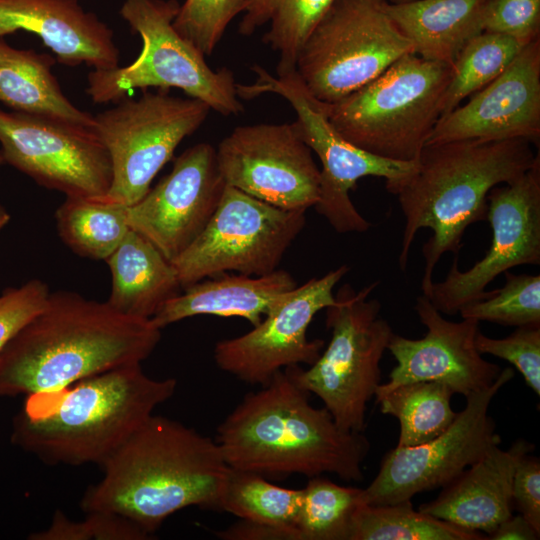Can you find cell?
<instances>
[{"instance_id":"1","label":"cell","mask_w":540,"mask_h":540,"mask_svg":"<svg viewBox=\"0 0 540 540\" xmlns=\"http://www.w3.org/2000/svg\"><path fill=\"white\" fill-rule=\"evenodd\" d=\"M161 339L150 319L71 291L49 293L44 307L0 355V396L61 390L85 378L141 364Z\"/></svg>"},{"instance_id":"2","label":"cell","mask_w":540,"mask_h":540,"mask_svg":"<svg viewBox=\"0 0 540 540\" xmlns=\"http://www.w3.org/2000/svg\"><path fill=\"white\" fill-rule=\"evenodd\" d=\"M101 467L82 510L117 514L149 535L184 508L219 510L230 471L216 440L154 414Z\"/></svg>"},{"instance_id":"3","label":"cell","mask_w":540,"mask_h":540,"mask_svg":"<svg viewBox=\"0 0 540 540\" xmlns=\"http://www.w3.org/2000/svg\"><path fill=\"white\" fill-rule=\"evenodd\" d=\"M308 396L288 368L245 395L217 429L216 442L228 466L262 476L332 473L362 481L369 440L341 429Z\"/></svg>"},{"instance_id":"4","label":"cell","mask_w":540,"mask_h":540,"mask_svg":"<svg viewBox=\"0 0 540 540\" xmlns=\"http://www.w3.org/2000/svg\"><path fill=\"white\" fill-rule=\"evenodd\" d=\"M176 387V379L151 378L135 364L28 395L11 441L49 465L102 466Z\"/></svg>"},{"instance_id":"5","label":"cell","mask_w":540,"mask_h":540,"mask_svg":"<svg viewBox=\"0 0 540 540\" xmlns=\"http://www.w3.org/2000/svg\"><path fill=\"white\" fill-rule=\"evenodd\" d=\"M523 139H467L425 145L415 171L392 193L405 218L398 264L405 271L411 245L421 228L432 235L422 247L424 292L446 252L458 255L466 229L487 220V196L530 169L539 153Z\"/></svg>"},{"instance_id":"6","label":"cell","mask_w":540,"mask_h":540,"mask_svg":"<svg viewBox=\"0 0 540 540\" xmlns=\"http://www.w3.org/2000/svg\"><path fill=\"white\" fill-rule=\"evenodd\" d=\"M452 65L409 53L377 78L333 103L313 99L348 142L395 161L418 159L437 121Z\"/></svg>"},{"instance_id":"7","label":"cell","mask_w":540,"mask_h":540,"mask_svg":"<svg viewBox=\"0 0 540 540\" xmlns=\"http://www.w3.org/2000/svg\"><path fill=\"white\" fill-rule=\"evenodd\" d=\"M177 0H124L120 14L142 39V50L129 65L88 74L86 93L94 103H117L135 89L183 90L224 115L244 110L232 72L211 69L205 56L173 26Z\"/></svg>"},{"instance_id":"8","label":"cell","mask_w":540,"mask_h":540,"mask_svg":"<svg viewBox=\"0 0 540 540\" xmlns=\"http://www.w3.org/2000/svg\"><path fill=\"white\" fill-rule=\"evenodd\" d=\"M377 284L359 291L342 285L335 303L325 308L326 326L331 330L327 348L309 369L286 367L299 387L322 400L345 431H364L367 404L381 384L380 361L393 335L380 315V302L369 298Z\"/></svg>"},{"instance_id":"9","label":"cell","mask_w":540,"mask_h":540,"mask_svg":"<svg viewBox=\"0 0 540 540\" xmlns=\"http://www.w3.org/2000/svg\"><path fill=\"white\" fill-rule=\"evenodd\" d=\"M388 0H335L305 41L296 74L306 92L336 102L414 53L387 11Z\"/></svg>"},{"instance_id":"10","label":"cell","mask_w":540,"mask_h":540,"mask_svg":"<svg viewBox=\"0 0 540 540\" xmlns=\"http://www.w3.org/2000/svg\"><path fill=\"white\" fill-rule=\"evenodd\" d=\"M94 116L93 129L112 165L108 202L131 206L142 199L182 140L206 120L209 106L201 100L143 92L124 98Z\"/></svg>"},{"instance_id":"11","label":"cell","mask_w":540,"mask_h":540,"mask_svg":"<svg viewBox=\"0 0 540 540\" xmlns=\"http://www.w3.org/2000/svg\"><path fill=\"white\" fill-rule=\"evenodd\" d=\"M251 69L257 79L251 85H236L239 98L274 93L287 100L297 114L300 136L321 162L316 211L338 233L368 231L371 224L355 208L349 192L359 179L374 176L385 179L387 191L393 193L415 171L417 160L385 159L348 142L313 104L296 71L275 77L259 66Z\"/></svg>"},{"instance_id":"12","label":"cell","mask_w":540,"mask_h":540,"mask_svg":"<svg viewBox=\"0 0 540 540\" xmlns=\"http://www.w3.org/2000/svg\"><path fill=\"white\" fill-rule=\"evenodd\" d=\"M305 221L303 211L275 207L226 185L208 224L171 261L181 288L227 271L274 272Z\"/></svg>"},{"instance_id":"13","label":"cell","mask_w":540,"mask_h":540,"mask_svg":"<svg viewBox=\"0 0 540 540\" xmlns=\"http://www.w3.org/2000/svg\"><path fill=\"white\" fill-rule=\"evenodd\" d=\"M513 377L514 370L507 367L492 385L467 395L465 408L432 440L390 450L383 457L376 477L362 489V503L394 504L442 488L491 448L500 445L501 437L488 411L492 399Z\"/></svg>"},{"instance_id":"14","label":"cell","mask_w":540,"mask_h":540,"mask_svg":"<svg viewBox=\"0 0 540 540\" xmlns=\"http://www.w3.org/2000/svg\"><path fill=\"white\" fill-rule=\"evenodd\" d=\"M4 163L66 197L103 199L112 183L109 153L87 126L0 108Z\"/></svg>"},{"instance_id":"15","label":"cell","mask_w":540,"mask_h":540,"mask_svg":"<svg viewBox=\"0 0 540 540\" xmlns=\"http://www.w3.org/2000/svg\"><path fill=\"white\" fill-rule=\"evenodd\" d=\"M487 206L492 241L485 256L461 271L455 255L446 278L422 292L441 314L489 297L486 286L505 271L540 264V156L521 176L492 188Z\"/></svg>"},{"instance_id":"16","label":"cell","mask_w":540,"mask_h":540,"mask_svg":"<svg viewBox=\"0 0 540 540\" xmlns=\"http://www.w3.org/2000/svg\"><path fill=\"white\" fill-rule=\"evenodd\" d=\"M226 185L288 211L314 207L320 169L296 122L238 126L216 149Z\"/></svg>"},{"instance_id":"17","label":"cell","mask_w":540,"mask_h":540,"mask_svg":"<svg viewBox=\"0 0 540 540\" xmlns=\"http://www.w3.org/2000/svg\"><path fill=\"white\" fill-rule=\"evenodd\" d=\"M348 270L342 265L296 286L251 331L216 343V365L243 382L262 386L286 367L312 365L324 341L309 340L308 326L320 310L335 303L334 287Z\"/></svg>"},{"instance_id":"18","label":"cell","mask_w":540,"mask_h":540,"mask_svg":"<svg viewBox=\"0 0 540 540\" xmlns=\"http://www.w3.org/2000/svg\"><path fill=\"white\" fill-rule=\"evenodd\" d=\"M225 187L216 149L196 144L175 159L170 173L142 199L127 207V223L171 262L208 224Z\"/></svg>"},{"instance_id":"19","label":"cell","mask_w":540,"mask_h":540,"mask_svg":"<svg viewBox=\"0 0 540 540\" xmlns=\"http://www.w3.org/2000/svg\"><path fill=\"white\" fill-rule=\"evenodd\" d=\"M415 311L427 333L421 339L393 333L387 350L397 365L390 372L388 382L380 384L375 394L409 382L435 381L466 397L494 383L502 369L485 360L475 346L479 321L446 320L423 294L416 299Z\"/></svg>"},{"instance_id":"20","label":"cell","mask_w":540,"mask_h":540,"mask_svg":"<svg viewBox=\"0 0 540 540\" xmlns=\"http://www.w3.org/2000/svg\"><path fill=\"white\" fill-rule=\"evenodd\" d=\"M467 139L540 140V38L492 82L437 121L425 145Z\"/></svg>"},{"instance_id":"21","label":"cell","mask_w":540,"mask_h":540,"mask_svg":"<svg viewBox=\"0 0 540 540\" xmlns=\"http://www.w3.org/2000/svg\"><path fill=\"white\" fill-rule=\"evenodd\" d=\"M19 30L40 37L64 65L119 66L113 31L79 0H0V37Z\"/></svg>"},{"instance_id":"22","label":"cell","mask_w":540,"mask_h":540,"mask_svg":"<svg viewBox=\"0 0 540 540\" xmlns=\"http://www.w3.org/2000/svg\"><path fill=\"white\" fill-rule=\"evenodd\" d=\"M534 446L518 440L507 450L491 448L442 487L419 511L461 528L491 534L512 515V483L517 464Z\"/></svg>"},{"instance_id":"23","label":"cell","mask_w":540,"mask_h":540,"mask_svg":"<svg viewBox=\"0 0 540 540\" xmlns=\"http://www.w3.org/2000/svg\"><path fill=\"white\" fill-rule=\"evenodd\" d=\"M297 286L285 270L262 276L223 275L183 288L150 319L159 329L196 315L242 317L258 325L284 295Z\"/></svg>"},{"instance_id":"24","label":"cell","mask_w":540,"mask_h":540,"mask_svg":"<svg viewBox=\"0 0 540 540\" xmlns=\"http://www.w3.org/2000/svg\"><path fill=\"white\" fill-rule=\"evenodd\" d=\"M105 262L112 276L107 302L124 315L151 319L182 289L171 262L135 230L128 231Z\"/></svg>"},{"instance_id":"25","label":"cell","mask_w":540,"mask_h":540,"mask_svg":"<svg viewBox=\"0 0 540 540\" xmlns=\"http://www.w3.org/2000/svg\"><path fill=\"white\" fill-rule=\"evenodd\" d=\"M488 0H411L387 11L419 57L453 64L466 42L483 32Z\"/></svg>"},{"instance_id":"26","label":"cell","mask_w":540,"mask_h":540,"mask_svg":"<svg viewBox=\"0 0 540 540\" xmlns=\"http://www.w3.org/2000/svg\"><path fill=\"white\" fill-rule=\"evenodd\" d=\"M47 53L16 49L0 37V103L15 112L93 128L94 116L73 105L52 73Z\"/></svg>"},{"instance_id":"27","label":"cell","mask_w":540,"mask_h":540,"mask_svg":"<svg viewBox=\"0 0 540 540\" xmlns=\"http://www.w3.org/2000/svg\"><path fill=\"white\" fill-rule=\"evenodd\" d=\"M335 0H245L239 33L269 24L263 41L279 55L277 75L296 71L299 53Z\"/></svg>"},{"instance_id":"28","label":"cell","mask_w":540,"mask_h":540,"mask_svg":"<svg viewBox=\"0 0 540 540\" xmlns=\"http://www.w3.org/2000/svg\"><path fill=\"white\" fill-rule=\"evenodd\" d=\"M453 390L440 382L418 381L401 384L385 393L375 394L383 414L400 424L398 447H411L440 435L454 421Z\"/></svg>"},{"instance_id":"29","label":"cell","mask_w":540,"mask_h":540,"mask_svg":"<svg viewBox=\"0 0 540 540\" xmlns=\"http://www.w3.org/2000/svg\"><path fill=\"white\" fill-rule=\"evenodd\" d=\"M55 219L61 240L77 255L104 260L130 230L127 206L102 199L66 197Z\"/></svg>"},{"instance_id":"30","label":"cell","mask_w":540,"mask_h":540,"mask_svg":"<svg viewBox=\"0 0 540 540\" xmlns=\"http://www.w3.org/2000/svg\"><path fill=\"white\" fill-rule=\"evenodd\" d=\"M479 531L461 528L413 508L411 500L387 505L361 504L350 540H486Z\"/></svg>"},{"instance_id":"31","label":"cell","mask_w":540,"mask_h":540,"mask_svg":"<svg viewBox=\"0 0 540 540\" xmlns=\"http://www.w3.org/2000/svg\"><path fill=\"white\" fill-rule=\"evenodd\" d=\"M301 499L302 489L283 488L260 474L230 468L219 510L243 520L297 530Z\"/></svg>"},{"instance_id":"32","label":"cell","mask_w":540,"mask_h":540,"mask_svg":"<svg viewBox=\"0 0 540 540\" xmlns=\"http://www.w3.org/2000/svg\"><path fill=\"white\" fill-rule=\"evenodd\" d=\"M526 45L515 38L488 31L469 39L452 64L442 115L497 78Z\"/></svg>"},{"instance_id":"33","label":"cell","mask_w":540,"mask_h":540,"mask_svg":"<svg viewBox=\"0 0 540 540\" xmlns=\"http://www.w3.org/2000/svg\"><path fill=\"white\" fill-rule=\"evenodd\" d=\"M362 488L338 485L314 476L302 488L296 527L301 540H350Z\"/></svg>"},{"instance_id":"34","label":"cell","mask_w":540,"mask_h":540,"mask_svg":"<svg viewBox=\"0 0 540 540\" xmlns=\"http://www.w3.org/2000/svg\"><path fill=\"white\" fill-rule=\"evenodd\" d=\"M504 274L503 287L462 307L461 317L505 326L540 325V275Z\"/></svg>"},{"instance_id":"35","label":"cell","mask_w":540,"mask_h":540,"mask_svg":"<svg viewBox=\"0 0 540 540\" xmlns=\"http://www.w3.org/2000/svg\"><path fill=\"white\" fill-rule=\"evenodd\" d=\"M244 5L245 0H185L173 26L204 56H209Z\"/></svg>"},{"instance_id":"36","label":"cell","mask_w":540,"mask_h":540,"mask_svg":"<svg viewBox=\"0 0 540 540\" xmlns=\"http://www.w3.org/2000/svg\"><path fill=\"white\" fill-rule=\"evenodd\" d=\"M150 535L117 514L93 511L80 521L56 511L46 530L30 535L32 540H146Z\"/></svg>"},{"instance_id":"37","label":"cell","mask_w":540,"mask_h":540,"mask_svg":"<svg viewBox=\"0 0 540 540\" xmlns=\"http://www.w3.org/2000/svg\"><path fill=\"white\" fill-rule=\"evenodd\" d=\"M479 353L490 354L511 363L526 384L540 395V325L520 326L509 336L495 339L480 330L475 337Z\"/></svg>"},{"instance_id":"38","label":"cell","mask_w":540,"mask_h":540,"mask_svg":"<svg viewBox=\"0 0 540 540\" xmlns=\"http://www.w3.org/2000/svg\"><path fill=\"white\" fill-rule=\"evenodd\" d=\"M483 31L503 34L524 44L540 38V0H488Z\"/></svg>"},{"instance_id":"39","label":"cell","mask_w":540,"mask_h":540,"mask_svg":"<svg viewBox=\"0 0 540 540\" xmlns=\"http://www.w3.org/2000/svg\"><path fill=\"white\" fill-rule=\"evenodd\" d=\"M49 293L46 283L31 279L0 294V355L14 335L44 307Z\"/></svg>"},{"instance_id":"40","label":"cell","mask_w":540,"mask_h":540,"mask_svg":"<svg viewBox=\"0 0 540 540\" xmlns=\"http://www.w3.org/2000/svg\"><path fill=\"white\" fill-rule=\"evenodd\" d=\"M513 506L540 533V461L526 454L516 466L512 483Z\"/></svg>"},{"instance_id":"41","label":"cell","mask_w":540,"mask_h":540,"mask_svg":"<svg viewBox=\"0 0 540 540\" xmlns=\"http://www.w3.org/2000/svg\"><path fill=\"white\" fill-rule=\"evenodd\" d=\"M215 534L223 540H300L295 529L243 519Z\"/></svg>"},{"instance_id":"42","label":"cell","mask_w":540,"mask_h":540,"mask_svg":"<svg viewBox=\"0 0 540 540\" xmlns=\"http://www.w3.org/2000/svg\"><path fill=\"white\" fill-rule=\"evenodd\" d=\"M540 533L522 516L513 514L503 520L495 530L487 536L492 540H536Z\"/></svg>"},{"instance_id":"43","label":"cell","mask_w":540,"mask_h":540,"mask_svg":"<svg viewBox=\"0 0 540 540\" xmlns=\"http://www.w3.org/2000/svg\"><path fill=\"white\" fill-rule=\"evenodd\" d=\"M10 218L6 208L0 204V231L9 223Z\"/></svg>"},{"instance_id":"44","label":"cell","mask_w":540,"mask_h":540,"mask_svg":"<svg viewBox=\"0 0 540 540\" xmlns=\"http://www.w3.org/2000/svg\"><path fill=\"white\" fill-rule=\"evenodd\" d=\"M411 0H388L389 3H402V2H408Z\"/></svg>"},{"instance_id":"45","label":"cell","mask_w":540,"mask_h":540,"mask_svg":"<svg viewBox=\"0 0 540 540\" xmlns=\"http://www.w3.org/2000/svg\"><path fill=\"white\" fill-rule=\"evenodd\" d=\"M2 164H4V160H3L2 154H1V152H0V166H1Z\"/></svg>"}]
</instances>
